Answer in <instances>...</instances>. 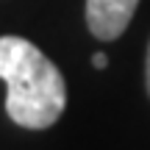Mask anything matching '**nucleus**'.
I'll return each instance as SVG.
<instances>
[{"mask_svg":"<svg viewBox=\"0 0 150 150\" xmlns=\"http://www.w3.org/2000/svg\"><path fill=\"white\" fill-rule=\"evenodd\" d=\"M0 78L6 81V111L20 128L42 131L64 114V78L28 39L0 36Z\"/></svg>","mask_w":150,"mask_h":150,"instance_id":"obj_1","label":"nucleus"},{"mask_svg":"<svg viewBox=\"0 0 150 150\" xmlns=\"http://www.w3.org/2000/svg\"><path fill=\"white\" fill-rule=\"evenodd\" d=\"M139 0H86V25L100 42H111L128 28Z\"/></svg>","mask_w":150,"mask_h":150,"instance_id":"obj_2","label":"nucleus"},{"mask_svg":"<svg viewBox=\"0 0 150 150\" xmlns=\"http://www.w3.org/2000/svg\"><path fill=\"white\" fill-rule=\"evenodd\" d=\"M92 64H95L97 70H103V67L108 64V59H106V53H95V56H92Z\"/></svg>","mask_w":150,"mask_h":150,"instance_id":"obj_3","label":"nucleus"},{"mask_svg":"<svg viewBox=\"0 0 150 150\" xmlns=\"http://www.w3.org/2000/svg\"><path fill=\"white\" fill-rule=\"evenodd\" d=\"M145 78H147V92H150V45H147V64H145Z\"/></svg>","mask_w":150,"mask_h":150,"instance_id":"obj_4","label":"nucleus"}]
</instances>
